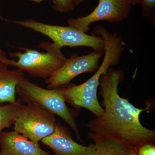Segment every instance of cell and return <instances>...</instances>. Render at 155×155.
<instances>
[{"mask_svg":"<svg viewBox=\"0 0 155 155\" xmlns=\"http://www.w3.org/2000/svg\"><path fill=\"white\" fill-rule=\"evenodd\" d=\"M122 76L121 71L110 68L100 78V94L104 109L101 116L88 123L92 132L89 136L114 139L136 151L143 145L153 144L155 131L143 126L140 121V114L147 108H137L119 95L118 86Z\"/></svg>","mask_w":155,"mask_h":155,"instance_id":"6da1fadb","label":"cell"},{"mask_svg":"<svg viewBox=\"0 0 155 155\" xmlns=\"http://www.w3.org/2000/svg\"><path fill=\"white\" fill-rule=\"evenodd\" d=\"M94 32L104 40L105 54L102 63L86 81L79 85H69L63 89V92L66 102L75 107L85 108L97 117L101 116L104 111L97 98L100 78L105 75L111 66L119 63L124 45L120 35L115 33L111 34L102 26L95 28Z\"/></svg>","mask_w":155,"mask_h":155,"instance_id":"7a4b0ae2","label":"cell"},{"mask_svg":"<svg viewBox=\"0 0 155 155\" xmlns=\"http://www.w3.org/2000/svg\"><path fill=\"white\" fill-rule=\"evenodd\" d=\"M38 47L43 49L46 52H40L36 50L21 48L23 52L18 51L9 53L12 58H6V53L0 48V61L9 66H13L25 71L33 77L47 79L60 69L67 61V58L61 52V49L54 43L43 42Z\"/></svg>","mask_w":155,"mask_h":155,"instance_id":"3957f363","label":"cell"},{"mask_svg":"<svg viewBox=\"0 0 155 155\" xmlns=\"http://www.w3.org/2000/svg\"><path fill=\"white\" fill-rule=\"evenodd\" d=\"M16 94L26 104L37 106L60 117L80 138L75 118L66 104L63 89L44 88L24 78L17 85Z\"/></svg>","mask_w":155,"mask_h":155,"instance_id":"277c9868","label":"cell"},{"mask_svg":"<svg viewBox=\"0 0 155 155\" xmlns=\"http://www.w3.org/2000/svg\"><path fill=\"white\" fill-rule=\"evenodd\" d=\"M17 25L31 29L44 35L52 40L53 43L61 49L64 47L70 48L87 47L94 51H104V45L101 37L88 35L75 27L45 24L33 20L11 21Z\"/></svg>","mask_w":155,"mask_h":155,"instance_id":"5b68a950","label":"cell"},{"mask_svg":"<svg viewBox=\"0 0 155 155\" xmlns=\"http://www.w3.org/2000/svg\"><path fill=\"white\" fill-rule=\"evenodd\" d=\"M57 125L54 115L33 105L20 104L14 124V130L38 143L54 132Z\"/></svg>","mask_w":155,"mask_h":155,"instance_id":"8992f818","label":"cell"},{"mask_svg":"<svg viewBox=\"0 0 155 155\" xmlns=\"http://www.w3.org/2000/svg\"><path fill=\"white\" fill-rule=\"evenodd\" d=\"M104 51H95L88 54H72L63 66L45 80L48 89L58 88L69 84L75 77L83 73L96 70Z\"/></svg>","mask_w":155,"mask_h":155,"instance_id":"52a82bcc","label":"cell"},{"mask_svg":"<svg viewBox=\"0 0 155 155\" xmlns=\"http://www.w3.org/2000/svg\"><path fill=\"white\" fill-rule=\"evenodd\" d=\"M130 8L131 5L126 0H99L97 6L91 14L77 19L70 18L67 22L69 26L86 33L93 22L123 21L128 17Z\"/></svg>","mask_w":155,"mask_h":155,"instance_id":"ba28073f","label":"cell"},{"mask_svg":"<svg viewBox=\"0 0 155 155\" xmlns=\"http://www.w3.org/2000/svg\"><path fill=\"white\" fill-rule=\"evenodd\" d=\"M41 141L54 155H93L95 151L94 144L85 146L77 143L66 128L57 123L54 132Z\"/></svg>","mask_w":155,"mask_h":155,"instance_id":"9c48e42d","label":"cell"},{"mask_svg":"<svg viewBox=\"0 0 155 155\" xmlns=\"http://www.w3.org/2000/svg\"><path fill=\"white\" fill-rule=\"evenodd\" d=\"M0 155H51L34 142L15 131L0 134Z\"/></svg>","mask_w":155,"mask_h":155,"instance_id":"30bf717a","label":"cell"},{"mask_svg":"<svg viewBox=\"0 0 155 155\" xmlns=\"http://www.w3.org/2000/svg\"><path fill=\"white\" fill-rule=\"evenodd\" d=\"M8 67L0 61V104L16 102V88L25 78L21 69L11 70Z\"/></svg>","mask_w":155,"mask_h":155,"instance_id":"8fae6325","label":"cell"},{"mask_svg":"<svg viewBox=\"0 0 155 155\" xmlns=\"http://www.w3.org/2000/svg\"><path fill=\"white\" fill-rule=\"evenodd\" d=\"M90 138L94 141L95 151L93 155H126V147L119 140L107 137Z\"/></svg>","mask_w":155,"mask_h":155,"instance_id":"7c38bea8","label":"cell"},{"mask_svg":"<svg viewBox=\"0 0 155 155\" xmlns=\"http://www.w3.org/2000/svg\"><path fill=\"white\" fill-rule=\"evenodd\" d=\"M20 104L17 100L15 103L0 105V134L4 129L14 125Z\"/></svg>","mask_w":155,"mask_h":155,"instance_id":"4fadbf2b","label":"cell"},{"mask_svg":"<svg viewBox=\"0 0 155 155\" xmlns=\"http://www.w3.org/2000/svg\"><path fill=\"white\" fill-rule=\"evenodd\" d=\"M142 15L145 18L155 19V0H141Z\"/></svg>","mask_w":155,"mask_h":155,"instance_id":"5bb4252c","label":"cell"},{"mask_svg":"<svg viewBox=\"0 0 155 155\" xmlns=\"http://www.w3.org/2000/svg\"><path fill=\"white\" fill-rule=\"evenodd\" d=\"M54 10L60 13H67L74 9L72 0H53Z\"/></svg>","mask_w":155,"mask_h":155,"instance_id":"9a60e30c","label":"cell"},{"mask_svg":"<svg viewBox=\"0 0 155 155\" xmlns=\"http://www.w3.org/2000/svg\"><path fill=\"white\" fill-rule=\"evenodd\" d=\"M135 152L137 155H155V147L153 143H147L139 147Z\"/></svg>","mask_w":155,"mask_h":155,"instance_id":"2e32d148","label":"cell"},{"mask_svg":"<svg viewBox=\"0 0 155 155\" xmlns=\"http://www.w3.org/2000/svg\"><path fill=\"white\" fill-rule=\"evenodd\" d=\"M125 154L126 155H137L135 151L127 147L125 149Z\"/></svg>","mask_w":155,"mask_h":155,"instance_id":"e0dca14e","label":"cell"},{"mask_svg":"<svg viewBox=\"0 0 155 155\" xmlns=\"http://www.w3.org/2000/svg\"><path fill=\"white\" fill-rule=\"evenodd\" d=\"M131 6H134L140 4L141 0H126Z\"/></svg>","mask_w":155,"mask_h":155,"instance_id":"ac0fdd59","label":"cell"},{"mask_svg":"<svg viewBox=\"0 0 155 155\" xmlns=\"http://www.w3.org/2000/svg\"><path fill=\"white\" fill-rule=\"evenodd\" d=\"M72 1L74 8H75L78 6L84 0H72Z\"/></svg>","mask_w":155,"mask_h":155,"instance_id":"d6986e66","label":"cell"},{"mask_svg":"<svg viewBox=\"0 0 155 155\" xmlns=\"http://www.w3.org/2000/svg\"><path fill=\"white\" fill-rule=\"evenodd\" d=\"M31 1H33V2H40L41 0H30Z\"/></svg>","mask_w":155,"mask_h":155,"instance_id":"ffe728a7","label":"cell"}]
</instances>
